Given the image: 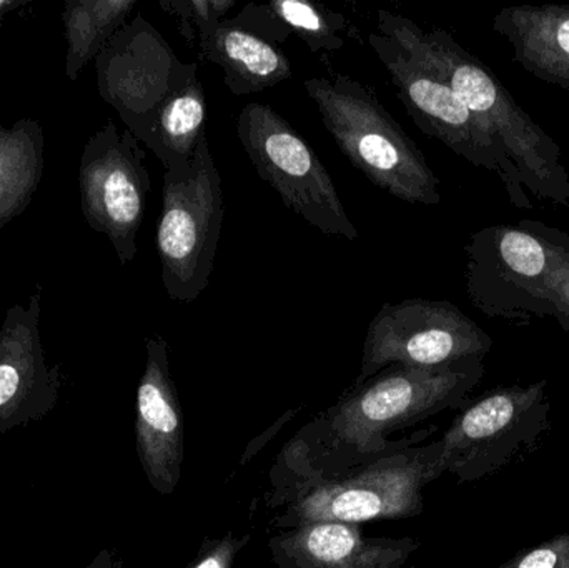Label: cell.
<instances>
[{"label": "cell", "mask_w": 569, "mask_h": 568, "mask_svg": "<svg viewBox=\"0 0 569 568\" xmlns=\"http://www.w3.org/2000/svg\"><path fill=\"white\" fill-rule=\"evenodd\" d=\"M269 546L277 568H405L420 549L410 537L375 539L340 522L293 527L273 536Z\"/></svg>", "instance_id": "cell-14"}, {"label": "cell", "mask_w": 569, "mask_h": 568, "mask_svg": "<svg viewBox=\"0 0 569 568\" xmlns=\"http://www.w3.org/2000/svg\"><path fill=\"white\" fill-rule=\"evenodd\" d=\"M237 137L260 179L269 182L288 209L325 236L357 240L330 173L310 143L266 103L240 110Z\"/></svg>", "instance_id": "cell-7"}, {"label": "cell", "mask_w": 569, "mask_h": 568, "mask_svg": "<svg viewBox=\"0 0 569 568\" xmlns=\"http://www.w3.org/2000/svg\"><path fill=\"white\" fill-rule=\"evenodd\" d=\"M222 179L202 137L186 172L163 173L157 252L170 299L190 303L209 287L222 233Z\"/></svg>", "instance_id": "cell-6"}, {"label": "cell", "mask_w": 569, "mask_h": 568, "mask_svg": "<svg viewBox=\"0 0 569 568\" xmlns=\"http://www.w3.org/2000/svg\"><path fill=\"white\" fill-rule=\"evenodd\" d=\"M200 57L223 70V83L233 96H252L291 77L287 53L276 43L223 19L199 37Z\"/></svg>", "instance_id": "cell-16"}, {"label": "cell", "mask_w": 569, "mask_h": 568, "mask_svg": "<svg viewBox=\"0 0 569 568\" xmlns=\"http://www.w3.org/2000/svg\"><path fill=\"white\" fill-rule=\"evenodd\" d=\"M378 30L450 86L520 172L535 199L569 207V173L557 140L541 129L510 90L443 29L380 9Z\"/></svg>", "instance_id": "cell-1"}, {"label": "cell", "mask_w": 569, "mask_h": 568, "mask_svg": "<svg viewBox=\"0 0 569 568\" xmlns=\"http://www.w3.org/2000/svg\"><path fill=\"white\" fill-rule=\"evenodd\" d=\"M143 143L107 120L83 147L79 163L80 209L93 232L109 237L126 267L137 256L152 180Z\"/></svg>", "instance_id": "cell-12"}, {"label": "cell", "mask_w": 569, "mask_h": 568, "mask_svg": "<svg viewBox=\"0 0 569 568\" xmlns=\"http://www.w3.org/2000/svg\"><path fill=\"white\" fill-rule=\"evenodd\" d=\"M491 349L493 339L455 303L425 299L385 303L368 326L353 387L390 366L440 369L483 362Z\"/></svg>", "instance_id": "cell-9"}, {"label": "cell", "mask_w": 569, "mask_h": 568, "mask_svg": "<svg viewBox=\"0 0 569 568\" xmlns=\"http://www.w3.org/2000/svg\"><path fill=\"white\" fill-rule=\"evenodd\" d=\"M491 29L511 43L515 62L527 72L569 89V3L505 7Z\"/></svg>", "instance_id": "cell-15"}, {"label": "cell", "mask_w": 569, "mask_h": 568, "mask_svg": "<svg viewBox=\"0 0 569 568\" xmlns=\"http://www.w3.org/2000/svg\"><path fill=\"white\" fill-rule=\"evenodd\" d=\"M368 43L390 73L397 97L415 126L425 136L440 140L467 162L497 173L515 207L533 209L517 167L450 86L390 37L370 33Z\"/></svg>", "instance_id": "cell-8"}, {"label": "cell", "mask_w": 569, "mask_h": 568, "mask_svg": "<svg viewBox=\"0 0 569 568\" xmlns=\"http://www.w3.org/2000/svg\"><path fill=\"white\" fill-rule=\"evenodd\" d=\"M551 317L565 332L569 333V276L555 289Z\"/></svg>", "instance_id": "cell-24"}, {"label": "cell", "mask_w": 569, "mask_h": 568, "mask_svg": "<svg viewBox=\"0 0 569 568\" xmlns=\"http://www.w3.org/2000/svg\"><path fill=\"white\" fill-rule=\"evenodd\" d=\"M441 446H405L313 482L277 520L284 530L313 522L357 526L381 519H408L423 512V490L443 476Z\"/></svg>", "instance_id": "cell-5"}, {"label": "cell", "mask_w": 569, "mask_h": 568, "mask_svg": "<svg viewBox=\"0 0 569 568\" xmlns=\"http://www.w3.org/2000/svg\"><path fill=\"white\" fill-rule=\"evenodd\" d=\"M548 416L547 380L498 387L470 400L440 440L441 474H451L461 484L493 476L537 446L550 429Z\"/></svg>", "instance_id": "cell-10"}, {"label": "cell", "mask_w": 569, "mask_h": 568, "mask_svg": "<svg viewBox=\"0 0 569 568\" xmlns=\"http://www.w3.org/2000/svg\"><path fill=\"white\" fill-rule=\"evenodd\" d=\"M247 542L249 537H236L229 534L223 539L203 546L202 552L189 568H232L237 556Z\"/></svg>", "instance_id": "cell-23"}, {"label": "cell", "mask_w": 569, "mask_h": 568, "mask_svg": "<svg viewBox=\"0 0 569 568\" xmlns=\"http://www.w3.org/2000/svg\"><path fill=\"white\" fill-rule=\"evenodd\" d=\"M137 6V0H67L62 22L70 82L79 80L87 63L99 57Z\"/></svg>", "instance_id": "cell-20"}, {"label": "cell", "mask_w": 569, "mask_h": 568, "mask_svg": "<svg viewBox=\"0 0 569 568\" xmlns=\"http://www.w3.org/2000/svg\"><path fill=\"white\" fill-rule=\"evenodd\" d=\"M483 376V362L440 369L387 367L353 387L325 413L320 420L325 457L330 462L345 460L343 470H348L388 450L400 449L391 446L388 437L445 410L463 409Z\"/></svg>", "instance_id": "cell-2"}, {"label": "cell", "mask_w": 569, "mask_h": 568, "mask_svg": "<svg viewBox=\"0 0 569 568\" xmlns=\"http://www.w3.org/2000/svg\"><path fill=\"white\" fill-rule=\"evenodd\" d=\"M498 568H569V534L525 549Z\"/></svg>", "instance_id": "cell-22"}, {"label": "cell", "mask_w": 569, "mask_h": 568, "mask_svg": "<svg viewBox=\"0 0 569 568\" xmlns=\"http://www.w3.org/2000/svg\"><path fill=\"white\" fill-rule=\"evenodd\" d=\"M467 292L490 319L530 326L553 313V292L569 276V233L537 220L471 233Z\"/></svg>", "instance_id": "cell-3"}, {"label": "cell", "mask_w": 569, "mask_h": 568, "mask_svg": "<svg viewBox=\"0 0 569 568\" xmlns=\"http://www.w3.org/2000/svg\"><path fill=\"white\" fill-rule=\"evenodd\" d=\"M46 137L37 120L0 126V232L32 202L43 173Z\"/></svg>", "instance_id": "cell-18"}, {"label": "cell", "mask_w": 569, "mask_h": 568, "mask_svg": "<svg viewBox=\"0 0 569 568\" xmlns=\"http://www.w3.org/2000/svg\"><path fill=\"white\" fill-rule=\"evenodd\" d=\"M137 412L150 482L160 494H173L182 477L183 419L170 377L169 346L159 336L147 340V369L137 392Z\"/></svg>", "instance_id": "cell-13"}, {"label": "cell", "mask_w": 569, "mask_h": 568, "mask_svg": "<svg viewBox=\"0 0 569 568\" xmlns=\"http://www.w3.org/2000/svg\"><path fill=\"white\" fill-rule=\"evenodd\" d=\"M348 162L375 187L408 203L441 202L440 179L400 123L363 83L345 73L303 82Z\"/></svg>", "instance_id": "cell-4"}, {"label": "cell", "mask_w": 569, "mask_h": 568, "mask_svg": "<svg viewBox=\"0 0 569 568\" xmlns=\"http://www.w3.org/2000/svg\"><path fill=\"white\" fill-rule=\"evenodd\" d=\"M232 20L276 46L287 42L291 36H298L313 53L335 52L345 43L341 32L347 19L340 12L307 0L249 3Z\"/></svg>", "instance_id": "cell-17"}, {"label": "cell", "mask_w": 569, "mask_h": 568, "mask_svg": "<svg viewBox=\"0 0 569 568\" xmlns=\"http://www.w3.org/2000/svg\"><path fill=\"white\" fill-rule=\"evenodd\" d=\"M206 90L196 77L160 107L146 147L156 153L166 172H186L206 137Z\"/></svg>", "instance_id": "cell-19"}, {"label": "cell", "mask_w": 569, "mask_h": 568, "mask_svg": "<svg viewBox=\"0 0 569 568\" xmlns=\"http://www.w3.org/2000/svg\"><path fill=\"white\" fill-rule=\"evenodd\" d=\"M96 69L100 97L143 146L160 107L199 77V66L182 62L142 13L109 40L96 59Z\"/></svg>", "instance_id": "cell-11"}, {"label": "cell", "mask_w": 569, "mask_h": 568, "mask_svg": "<svg viewBox=\"0 0 569 568\" xmlns=\"http://www.w3.org/2000/svg\"><path fill=\"white\" fill-rule=\"evenodd\" d=\"M29 2L30 0H0V19L6 17L7 13L12 12V10L20 9V7Z\"/></svg>", "instance_id": "cell-25"}, {"label": "cell", "mask_w": 569, "mask_h": 568, "mask_svg": "<svg viewBox=\"0 0 569 568\" xmlns=\"http://www.w3.org/2000/svg\"><path fill=\"white\" fill-rule=\"evenodd\" d=\"M159 6L169 16L179 19V33L190 43L199 46V37L222 22L237 6L236 0H160Z\"/></svg>", "instance_id": "cell-21"}]
</instances>
